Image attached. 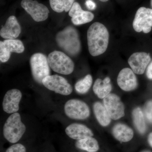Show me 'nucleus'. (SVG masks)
<instances>
[{
	"instance_id": "obj_1",
	"label": "nucleus",
	"mask_w": 152,
	"mask_h": 152,
	"mask_svg": "<svg viewBox=\"0 0 152 152\" xmlns=\"http://www.w3.org/2000/svg\"><path fill=\"white\" fill-rule=\"evenodd\" d=\"M89 52L93 56L103 54L108 46L109 33L107 29L99 22L94 23L87 31Z\"/></svg>"
},
{
	"instance_id": "obj_2",
	"label": "nucleus",
	"mask_w": 152,
	"mask_h": 152,
	"mask_svg": "<svg viewBox=\"0 0 152 152\" xmlns=\"http://www.w3.org/2000/svg\"><path fill=\"white\" fill-rule=\"evenodd\" d=\"M56 39L58 46L70 56H75L80 51L81 45L78 33L71 26L59 32Z\"/></svg>"
},
{
	"instance_id": "obj_3",
	"label": "nucleus",
	"mask_w": 152,
	"mask_h": 152,
	"mask_svg": "<svg viewBox=\"0 0 152 152\" xmlns=\"http://www.w3.org/2000/svg\"><path fill=\"white\" fill-rule=\"evenodd\" d=\"M26 131V126L21 121L20 114L16 113L12 114L6 121L3 129V134L8 141L15 143L21 138Z\"/></svg>"
},
{
	"instance_id": "obj_4",
	"label": "nucleus",
	"mask_w": 152,
	"mask_h": 152,
	"mask_svg": "<svg viewBox=\"0 0 152 152\" xmlns=\"http://www.w3.org/2000/svg\"><path fill=\"white\" fill-rule=\"evenodd\" d=\"M48 59L50 68L56 72L69 75L73 72L75 67L73 61L63 52L53 51L49 54Z\"/></svg>"
},
{
	"instance_id": "obj_5",
	"label": "nucleus",
	"mask_w": 152,
	"mask_h": 152,
	"mask_svg": "<svg viewBox=\"0 0 152 152\" xmlns=\"http://www.w3.org/2000/svg\"><path fill=\"white\" fill-rule=\"evenodd\" d=\"M30 63L34 80L42 83L43 80L50 74L48 58L43 54L36 53L31 56Z\"/></svg>"
},
{
	"instance_id": "obj_6",
	"label": "nucleus",
	"mask_w": 152,
	"mask_h": 152,
	"mask_svg": "<svg viewBox=\"0 0 152 152\" xmlns=\"http://www.w3.org/2000/svg\"><path fill=\"white\" fill-rule=\"evenodd\" d=\"M42 83L48 89L64 96L71 94L72 92V88L67 80L58 75L47 76Z\"/></svg>"
},
{
	"instance_id": "obj_7",
	"label": "nucleus",
	"mask_w": 152,
	"mask_h": 152,
	"mask_svg": "<svg viewBox=\"0 0 152 152\" xmlns=\"http://www.w3.org/2000/svg\"><path fill=\"white\" fill-rule=\"evenodd\" d=\"M64 112L66 115L73 119H86L90 115L88 105L83 101L75 99L69 100L66 102Z\"/></svg>"
},
{
	"instance_id": "obj_8",
	"label": "nucleus",
	"mask_w": 152,
	"mask_h": 152,
	"mask_svg": "<svg viewBox=\"0 0 152 152\" xmlns=\"http://www.w3.org/2000/svg\"><path fill=\"white\" fill-rule=\"evenodd\" d=\"M133 27L137 32L142 31L145 34L149 33L152 27V9L145 7L140 8L135 16Z\"/></svg>"
},
{
	"instance_id": "obj_9",
	"label": "nucleus",
	"mask_w": 152,
	"mask_h": 152,
	"mask_svg": "<svg viewBox=\"0 0 152 152\" xmlns=\"http://www.w3.org/2000/svg\"><path fill=\"white\" fill-rule=\"evenodd\" d=\"M21 5L35 21H44L48 18L50 12L48 8L37 1L22 0Z\"/></svg>"
},
{
	"instance_id": "obj_10",
	"label": "nucleus",
	"mask_w": 152,
	"mask_h": 152,
	"mask_svg": "<svg viewBox=\"0 0 152 152\" xmlns=\"http://www.w3.org/2000/svg\"><path fill=\"white\" fill-rule=\"evenodd\" d=\"M103 103L104 106L112 119H119L124 116V106L117 95L109 94L104 98Z\"/></svg>"
},
{
	"instance_id": "obj_11",
	"label": "nucleus",
	"mask_w": 152,
	"mask_h": 152,
	"mask_svg": "<svg viewBox=\"0 0 152 152\" xmlns=\"http://www.w3.org/2000/svg\"><path fill=\"white\" fill-rule=\"evenodd\" d=\"M23 42L18 39H5L0 42V61L5 63L10 58L11 53H22L24 51Z\"/></svg>"
},
{
	"instance_id": "obj_12",
	"label": "nucleus",
	"mask_w": 152,
	"mask_h": 152,
	"mask_svg": "<svg viewBox=\"0 0 152 152\" xmlns=\"http://www.w3.org/2000/svg\"><path fill=\"white\" fill-rule=\"evenodd\" d=\"M151 61L149 54L145 52H138L131 55L128 62L134 73L137 75H142Z\"/></svg>"
},
{
	"instance_id": "obj_13",
	"label": "nucleus",
	"mask_w": 152,
	"mask_h": 152,
	"mask_svg": "<svg viewBox=\"0 0 152 152\" xmlns=\"http://www.w3.org/2000/svg\"><path fill=\"white\" fill-rule=\"evenodd\" d=\"M22 97L20 90L13 89L8 91L3 99L2 106L4 111L8 114L17 113L19 110V104Z\"/></svg>"
},
{
	"instance_id": "obj_14",
	"label": "nucleus",
	"mask_w": 152,
	"mask_h": 152,
	"mask_svg": "<svg viewBox=\"0 0 152 152\" xmlns=\"http://www.w3.org/2000/svg\"><path fill=\"white\" fill-rule=\"evenodd\" d=\"M117 83L120 88L126 91H132L137 86V77L134 72L128 68H124L120 71Z\"/></svg>"
},
{
	"instance_id": "obj_15",
	"label": "nucleus",
	"mask_w": 152,
	"mask_h": 152,
	"mask_svg": "<svg viewBox=\"0 0 152 152\" xmlns=\"http://www.w3.org/2000/svg\"><path fill=\"white\" fill-rule=\"evenodd\" d=\"M69 15L72 18V22L73 24L78 26L90 23L93 20L94 15L92 13L82 10L78 3L74 2Z\"/></svg>"
},
{
	"instance_id": "obj_16",
	"label": "nucleus",
	"mask_w": 152,
	"mask_h": 152,
	"mask_svg": "<svg viewBox=\"0 0 152 152\" xmlns=\"http://www.w3.org/2000/svg\"><path fill=\"white\" fill-rule=\"evenodd\" d=\"M21 28L16 18L11 16L0 31L1 37L6 39H15L19 37Z\"/></svg>"
},
{
	"instance_id": "obj_17",
	"label": "nucleus",
	"mask_w": 152,
	"mask_h": 152,
	"mask_svg": "<svg viewBox=\"0 0 152 152\" xmlns=\"http://www.w3.org/2000/svg\"><path fill=\"white\" fill-rule=\"evenodd\" d=\"M66 134L71 138L80 140L92 137L94 135L91 130L85 125L73 124L69 125L65 129Z\"/></svg>"
},
{
	"instance_id": "obj_18",
	"label": "nucleus",
	"mask_w": 152,
	"mask_h": 152,
	"mask_svg": "<svg viewBox=\"0 0 152 152\" xmlns=\"http://www.w3.org/2000/svg\"><path fill=\"white\" fill-rule=\"evenodd\" d=\"M112 87L110 79L107 77L103 80L98 78L96 80L93 86V91L95 94L100 99H104L110 94Z\"/></svg>"
},
{
	"instance_id": "obj_19",
	"label": "nucleus",
	"mask_w": 152,
	"mask_h": 152,
	"mask_svg": "<svg viewBox=\"0 0 152 152\" xmlns=\"http://www.w3.org/2000/svg\"><path fill=\"white\" fill-rule=\"evenodd\" d=\"M113 136L120 142H127L132 139L134 132L126 125L118 124L114 126L113 129Z\"/></svg>"
},
{
	"instance_id": "obj_20",
	"label": "nucleus",
	"mask_w": 152,
	"mask_h": 152,
	"mask_svg": "<svg viewBox=\"0 0 152 152\" xmlns=\"http://www.w3.org/2000/svg\"><path fill=\"white\" fill-rule=\"evenodd\" d=\"M94 113L98 121L103 126L109 125L111 122V118L104 106L99 102L94 104Z\"/></svg>"
},
{
	"instance_id": "obj_21",
	"label": "nucleus",
	"mask_w": 152,
	"mask_h": 152,
	"mask_svg": "<svg viewBox=\"0 0 152 152\" xmlns=\"http://www.w3.org/2000/svg\"><path fill=\"white\" fill-rule=\"evenodd\" d=\"M76 146L89 152H96L99 149L97 141L92 137L78 140L76 142Z\"/></svg>"
},
{
	"instance_id": "obj_22",
	"label": "nucleus",
	"mask_w": 152,
	"mask_h": 152,
	"mask_svg": "<svg viewBox=\"0 0 152 152\" xmlns=\"http://www.w3.org/2000/svg\"><path fill=\"white\" fill-rule=\"evenodd\" d=\"M132 117L133 122L136 129L139 133L141 134H144L146 130V126L143 113L140 108H136L133 110Z\"/></svg>"
},
{
	"instance_id": "obj_23",
	"label": "nucleus",
	"mask_w": 152,
	"mask_h": 152,
	"mask_svg": "<svg viewBox=\"0 0 152 152\" xmlns=\"http://www.w3.org/2000/svg\"><path fill=\"white\" fill-rule=\"evenodd\" d=\"M52 10L58 13L69 12L75 0H49Z\"/></svg>"
},
{
	"instance_id": "obj_24",
	"label": "nucleus",
	"mask_w": 152,
	"mask_h": 152,
	"mask_svg": "<svg viewBox=\"0 0 152 152\" xmlns=\"http://www.w3.org/2000/svg\"><path fill=\"white\" fill-rule=\"evenodd\" d=\"M93 83L92 77L90 75L86 76L84 78L80 80L75 85L76 91L80 94L88 92Z\"/></svg>"
},
{
	"instance_id": "obj_25",
	"label": "nucleus",
	"mask_w": 152,
	"mask_h": 152,
	"mask_svg": "<svg viewBox=\"0 0 152 152\" xmlns=\"http://www.w3.org/2000/svg\"><path fill=\"white\" fill-rule=\"evenodd\" d=\"M144 113L147 120L152 124V101H148L145 104Z\"/></svg>"
},
{
	"instance_id": "obj_26",
	"label": "nucleus",
	"mask_w": 152,
	"mask_h": 152,
	"mask_svg": "<svg viewBox=\"0 0 152 152\" xmlns=\"http://www.w3.org/2000/svg\"><path fill=\"white\" fill-rule=\"evenodd\" d=\"M6 152H26V148L22 144H16L9 147Z\"/></svg>"
},
{
	"instance_id": "obj_27",
	"label": "nucleus",
	"mask_w": 152,
	"mask_h": 152,
	"mask_svg": "<svg viewBox=\"0 0 152 152\" xmlns=\"http://www.w3.org/2000/svg\"><path fill=\"white\" fill-rule=\"evenodd\" d=\"M86 5L88 9L90 10H94L96 7V4L92 0H87L86 1Z\"/></svg>"
},
{
	"instance_id": "obj_28",
	"label": "nucleus",
	"mask_w": 152,
	"mask_h": 152,
	"mask_svg": "<svg viewBox=\"0 0 152 152\" xmlns=\"http://www.w3.org/2000/svg\"><path fill=\"white\" fill-rule=\"evenodd\" d=\"M146 75L148 78L152 80V61L150 63L147 68Z\"/></svg>"
},
{
	"instance_id": "obj_29",
	"label": "nucleus",
	"mask_w": 152,
	"mask_h": 152,
	"mask_svg": "<svg viewBox=\"0 0 152 152\" xmlns=\"http://www.w3.org/2000/svg\"><path fill=\"white\" fill-rule=\"evenodd\" d=\"M148 141L150 145L152 147V132L150 134L148 137Z\"/></svg>"
},
{
	"instance_id": "obj_30",
	"label": "nucleus",
	"mask_w": 152,
	"mask_h": 152,
	"mask_svg": "<svg viewBox=\"0 0 152 152\" xmlns=\"http://www.w3.org/2000/svg\"><path fill=\"white\" fill-rule=\"evenodd\" d=\"M99 1H101L102 2H105L108 1L109 0H99Z\"/></svg>"
},
{
	"instance_id": "obj_31",
	"label": "nucleus",
	"mask_w": 152,
	"mask_h": 152,
	"mask_svg": "<svg viewBox=\"0 0 152 152\" xmlns=\"http://www.w3.org/2000/svg\"><path fill=\"white\" fill-rule=\"evenodd\" d=\"M151 6L152 7V0H151Z\"/></svg>"
},
{
	"instance_id": "obj_32",
	"label": "nucleus",
	"mask_w": 152,
	"mask_h": 152,
	"mask_svg": "<svg viewBox=\"0 0 152 152\" xmlns=\"http://www.w3.org/2000/svg\"><path fill=\"white\" fill-rule=\"evenodd\" d=\"M148 152V151H145V152Z\"/></svg>"
}]
</instances>
